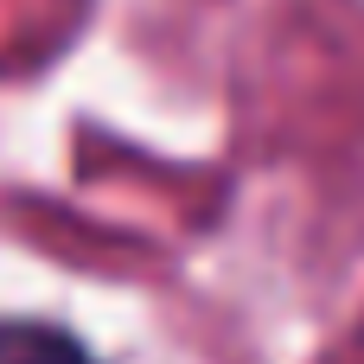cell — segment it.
I'll return each mask as SVG.
<instances>
[{"label": "cell", "instance_id": "cell-1", "mask_svg": "<svg viewBox=\"0 0 364 364\" xmlns=\"http://www.w3.org/2000/svg\"><path fill=\"white\" fill-rule=\"evenodd\" d=\"M0 364H102V358L58 320L0 314Z\"/></svg>", "mask_w": 364, "mask_h": 364}]
</instances>
